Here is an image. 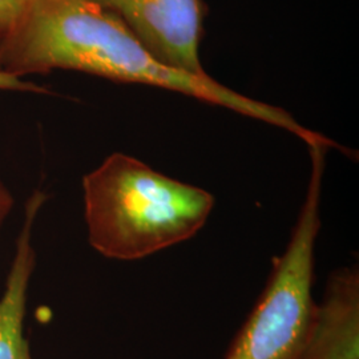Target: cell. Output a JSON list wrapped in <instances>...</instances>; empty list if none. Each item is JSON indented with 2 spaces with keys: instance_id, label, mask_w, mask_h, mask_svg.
Returning <instances> with one entry per match:
<instances>
[{
  "instance_id": "cell-4",
  "label": "cell",
  "mask_w": 359,
  "mask_h": 359,
  "mask_svg": "<svg viewBox=\"0 0 359 359\" xmlns=\"http://www.w3.org/2000/svg\"><path fill=\"white\" fill-rule=\"evenodd\" d=\"M128 27L154 59L196 76L208 75L200 60L201 0H95Z\"/></svg>"
},
{
  "instance_id": "cell-1",
  "label": "cell",
  "mask_w": 359,
  "mask_h": 359,
  "mask_svg": "<svg viewBox=\"0 0 359 359\" xmlns=\"http://www.w3.org/2000/svg\"><path fill=\"white\" fill-rule=\"evenodd\" d=\"M53 69L179 92L285 129L305 142L316 137L281 108L246 97L209 75L160 63L115 13L95 0H29L13 29L0 38L1 72L23 79Z\"/></svg>"
},
{
  "instance_id": "cell-9",
  "label": "cell",
  "mask_w": 359,
  "mask_h": 359,
  "mask_svg": "<svg viewBox=\"0 0 359 359\" xmlns=\"http://www.w3.org/2000/svg\"><path fill=\"white\" fill-rule=\"evenodd\" d=\"M13 206V194H11V192L7 189V187L0 180V229H1L6 218L10 215Z\"/></svg>"
},
{
  "instance_id": "cell-7",
  "label": "cell",
  "mask_w": 359,
  "mask_h": 359,
  "mask_svg": "<svg viewBox=\"0 0 359 359\" xmlns=\"http://www.w3.org/2000/svg\"><path fill=\"white\" fill-rule=\"evenodd\" d=\"M29 0H0V38L13 29Z\"/></svg>"
},
{
  "instance_id": "cell-3",
  "label": "cell",
  "mask_w": 359,
  "mask_h": 359,
  "mask_svg": "<svg viewBox=\"0 0 359 359\" xmlns=\"http://www.w3.org/2000/svg\"><path fill=\"white\" fill-rule=\"evenodd\" d=\"M309 151L311 176L290 241L274 261L265 290L224 359H297L306 342L317 305L311 289L327 149L314 147Z\"/></svg>"
},
{
  "instance_id": "cell-2",
  "label": "cell",
  "mask_w": 359,
  "mask_h": 359,
  "mask_svg": "<svg viewBox=\"0 0 359 359\" xmlns=\"http://www.w3.org/2000/svg\"><path fill=\"white\" fill-rule=\"evenodd\" d=\"M90 246L102 256L135 261L181 244L203 229L215 198L140 160L114 154L83 180Z\"/></svg>"
},
{
  "instance_id": "cell-8",
  "label": "cell",
  "mask_w": 359,
  "mask_h": 359,
  "mask_svg": "<svg viewBox=\"0 0 359 359\" xmlns=\"http://www.w3.org/2000/svg\"><path fill=\"white\" fill-rule=\"evenodd\" d=\"M0 90H16V92H32V93H46L47 90L39 87L35 83H31L25 79L11 76L0 71Z\"/></svg>"
},
{
  "instance_id": "cell-5",
  "label": "cell",
  "mask_w": 359,
  "mask_h": 359,
  "mask_svg": "<svg viewBox=\"0 0 359 359\" xmlns=\"http://www.w3.org/2000/svg\"><path fill=\"white\" fill-rule=\"evenodd\" d=\"M297 359H359V273L341 268L330 276L316 305L306 342Z\"/></svg>"
},
{
  "instance_id": "cell-6",
  "label": "cell",
  "mask_w": 359,
  "mask_h": 359,
  "mask_svg": "<svg viewBox=\"0 0 359 359\" xmlns=\"http://www.w3.org/2000/svg\"><path fill=\"white\" fill-rule=\"evenodd\" d=\"M44 203L43 192L34 193L27 201L11 269L0 297V359H34L25 334V321L28 286L36 262L34 226Z\"/></svg>"
}]
</instances>
